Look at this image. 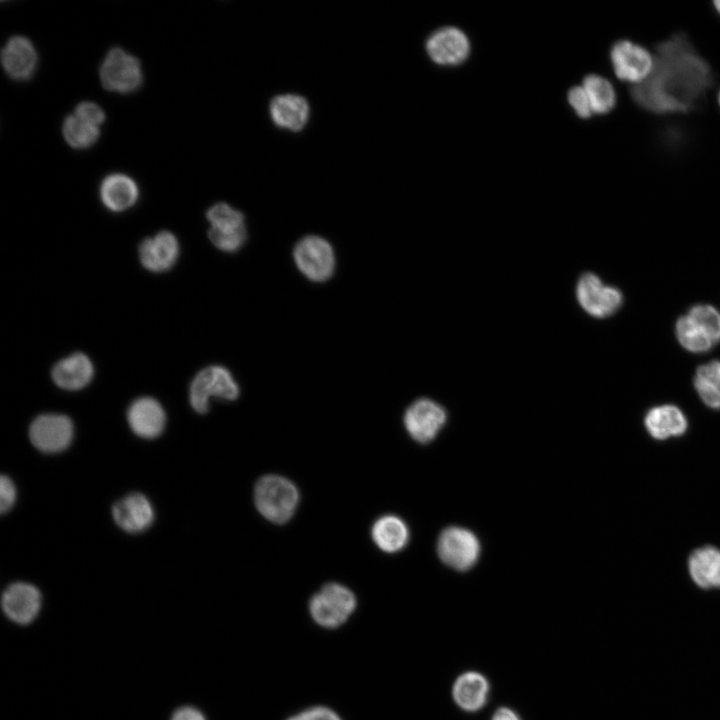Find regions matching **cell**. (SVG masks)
Masks as SVG:
<instances>
[{"instance_id": "cell-1", "label": "cell", "mask_w": 720, "mask_h": 720, "mask_svg": "<svg viewBox=\"0 0 720 720\" xmlns=\"http://www.w3.org/2000/svg\"><path fill=\"white\" fill-rule=\"evenodd\" d=\"M655 51L652 72L631 87L633 101L655 114L694 109L713 83L708 62L680 33L660 42Z\"/></svg>"}, {"instance_id": "cell-2", "label": "cell", "mask_w": 720, "mask_h": 720, "mask_svg": "<svg viewBox=\"0 0 720 720\" xmlns=\"http://www.w3.org/2000/svg\"><path fill=\"white\" fill-rule=\"evenodd\" d=\"M299 498L296 485L276 474L261 477L254 488V502L258 512L275 524L286 523L292 518Z\"/></svg>"}, {"instance_id": "cell-3", "label": "cell", "mask_w": 720, "mask_h": 720, "mask_svg": "<svg viewBox=\"0 0 720 720\" xmlns=\"http://www.w3.org/2000/svg\"><path fill=\"white\" fill-rule=\"evenodd\" d=\"M240 389L232 374L223 366H209L200 370L193 378L189 389V402L194 411L205 414L213 397L234 401Z\"/></svg>"}, {"instance_id": "cell-4", "label": "cell", "mask_w": 720, "mask_h": 720, "mask_svg": "<svg viewBox=\"0 0 720 720\" xmlns=\"http://www.w3.org/2000/svg\"><path fill=\"white\" fill-rule=\"evenodd\" d=\"M356 605V597L349 588L339 583H328L312 596L309 611L318 625L336 628L346 622Z\"/></svg>"}, {"instance_id": "cell-5", "label": "cell", "mask_w": 720, "mask_h": 720, "mask_svg": "<svg viewBox=\"0 0 720 720\" xmlns=\"http://www.w3.org/2000/svg\"><path fill=\"white\" fill-rule=\"evenodd\" d=\"M576 298L583 310L595 318L611 316L623 303L621 291L605 285L593 272H584L579 277Z\"/></svg>"}, {"instance_id": "cell-6", "label": "cell", "mask_w": 720, "mask_h": 720, "mask_svg": "<svg viewBox=\"0 0 720 720\" xmlns=\"http://www.w3.org/2000/svg\"><path fill=\"white\" fill-rule=\"evenodd\" d=\"M481 547L476 535L462 527L444 529L437 542V553L450 568L466 571L478 561Z\"/></svg>"}, {"instance_id": "cell-7", "label": "cell", "mask_w": 720, "mask_h": 720, "mask_svg": "<svg viewBox=\"0 0 720 720\" xmlns=\"http://www.w3.org/2000/svg\"><path fill=\"white\" fill-rule=\"evenodd\" d=\"M298 269L311 281L328 280L335 269V255L332 246L318 236L301 239L293 252Z\"/></svg>"}, {"instance_id": "cell-8", "label": "cell", "mask_w": 720, "mask_h": 720, "mask_svg": "<svg viewBox=\"0 0 720 720\" xmlns=\"http://www.w3.org/2000/svg\"><path fill=\"white\" fill-rule=\"evenodd\" d=\"M610 60L615 75L621 81L637 85L643 82L652 72L654 58L643 46L630 40L622 39L613 44Z\"/></svg>"}, {"instance_id": "cell-9", "label": "cell", "mask_w": 720, "mask_h": 720, "mask_svg": "<svg viewBox=\"0 0 720 720\" xmlns=\"http://www.w3.org/2000/svg\"><path fill=\"white\" fill-rule=\"evenodd\" d=\"M447 421V411L438 402L421 398L415 400L405 411L404 426L409 436L426 444L435 439Z\"/></svg>"}, {"instance_id": "cell-10", "label": "cell", "mask_w": 720, "mask_h": 720, "mask_svg": "<svg viewBox=\"0 0 720 720\" xmlns=\"http://www.w3.org/2000/svg\"><path fill=\"white\" fill-rule=\"evenodd\" d=\"M100 78L103 86L108 90L132 92L142 82L140 63L120 48L111 49L101 65Z\"/></svg>"}, {"instance_id": "cell-11", "label": "cell", "mask_w": 720, "mask_h": 720, "mask_svg": "<svg viewBox=\"0 0 720 720\" xmlns=\"http://www.w3.org/2000/svg\"><path fill=\"white\" fill-rule=\"evenodd\" d=\"M73 432V423L66 415L43 414L31 423L29 437L40 451L55 453L70 445Z\"/></svg>"}, {"instance_id": "cell-12", "label": "cell", "mask_w": 720, "mask_h": 720, "mask_svg": "<svg viewBox=\"0 0 720 720\" xmlns=\"http://www.w3.org/2000/svg\"><path fill=\"white\" fill-rule=\"evenodd\" d=\"M426 50L435 63L456 65L467 58L470 44L461 30L455 27H445L434 32L428 38Z\"/></svg>"}, {"instance_id": "cell-13", "label": "cell", "mask_w": 720, "mask_h": 720, "mask_svg": "<svg viewBox=\"0 0 720 720\" xmlns=\"http://www.w3.org/2000/svg\"><path fill=\"white\" fill-rule=\"evenodd\" d=\"M139 259L143 267L151 272H165L174 266L179 255L176 237L168 231H162L154 237L144 239L138 248Z\"/></svg>"}, {"instance_id": "cell-14", "label": "cell", "mask_w": 720, "mask_h": 720, "mask_svg": "<svg viewBox=\"0 0 720 720\" xmlns=\"http://www.w3.org/2000/svg\"><path fill=\"white\" fill-rule=\"evenodd\" d=\"M1 603L8 618L19 624H27L39 612L41 595L39 590L31 584L14 583L4 591Z\"/></svg>"}, {"instance_id": "cell-15", "label": "cell", "mask_w": 720, "mask_h": 720, "mask_svg": "<svg viewBox=\"0 0 720 720\" xmlns=\"http://www.w3.org/2000/svg\"><path fill=\"white\" fill-rule=\"evenodd\" d=\"M127 419L130 428L136 435L152 439L162 433L166 423V414L156 399L141 397L130 405Z\"/></svg>"}, {"instance_id": "cell-16", "label": "cell", "mask_w": 720, "mask_h": 720, "mask_svg": "<svg viewBox=\"0 0 720 720\" xmlns=\"http://www.w3.org/2000/svg\"><path fill=\"white\" fill-rule=\"evenodd\" d=\"M116 524L129 533L142 532L152 524L154 510L150 501L142 494H130L112 508Z\"/></svg>"}, {"instance_id": "cell-17", "label": "cell", "mask_w": 720, "mask_h": 720, "mask_svg": "<svg viewBox=\"0 0 720 720\" xmlns=\"http://www.w3.org/2000/svg\"><path fill=\"white\" fill-rule=\"evenodd\" d=\"M94 375V367L87 355L76 352L60 361L52 368L51 377L54 383L69 391H76L87 386Z\"/></svg>"}, {"instance_id": "cell-18", "label": "cell", "mask_w": 720, "mask_h": 720, "mask_svg": "<svg viewBox=\"0 0 720 720\" xmlns=\"http://www.w3.org/2000/svg\"><path fill=\"white\" fill-rule=\"evenodd\" d=\"M1 61L5 71L11 78L25 80L34 72L37 64V54L28 39L15 36L3 48Z\"/></svg>"}, {"instance_id": "cell-19", "label": "cell", "mask_w": 720, "mask_h": 720, "mask_svg": "<svg viewBox=\"0 0 720 720\" xmlns=\"http://www.w3.org/2000/svg\"><path fill=\"white\" fill-rule=\"evenodd\" d=\"M644 425L648 433L656 440L683 435L688 421L683 412L674 405H661L651 408L645 415Z\"/></svg>"}, {"instance_id": "cell-20", "label": "cell", "mask_w": 720, "mask_h": 720, "mask_svg": "<svg viewBox=\"0 0 720 720\" xmlns=\"http://www.w3.org/2000/svg\"><path fill=\"white\" fill-rule=\"evenodd\" d=\"M688 569L699 587L720 588V549L713 546L696 549L689 556Z\"/></svg>"}, {"instance_id": "cell-21", "label": "cell", "mask_w": 720, "mask_h": 720, "mask_svg": "<svg viewBox=\"0 0 720 720\" xmlns=\"http://www.w3.org/2000/svg\"><path fill=\"white\" fill-rule=\"evenodd\" d=\"M371 537L381 551L396 553L407 545L409 529L400 517L387 514L374 522L371 528Z\"/></svg>"}, {"instance_id": "cell-22", "label": "cell", "mask_w": 720, "mask_h": 720, "mask_svg": "<svg viewBox=\"0 0 720 720\" xmlns=\"http://www.w3.org/2000/svg\"><path fill=\"white\" fill-rule=\"evenodd\" d=\"M274 123L292 131L301 130L309 117L307 101L298 95L286 94L275 97L270 104Z\"/></svg>"}, {"instance_id": "cell-23", "label": "cell", "mask_w": 720, "mask_h": 720, "mask_svg": "<svg viewBox=\"0 0 720 720\" xmlns=\"http://www.w3.org/2000/svg\"><path fill=\"white\" fill-rule=\"evenodd\" d=\"M100 195L107 208L119 212L128 209L136 202L138 189L131 178L116 174L103 181Z\"/></svg>"}, {"instance_id": "cell-24", "label": "cell", "mask_w": 720, "mask_h": 720, "mask_svg": "<svg viewBox=\"0 0 720 720\" xmlns=\"http://www.w3.org/2000/svg\"><path fill=\"white\" fill-rule=\"evenodd\" d=\"M488 683L479 673L467 672L462 674L453 687V697L456 703L464 710L476 711L486 702Z\"/></svg>"}, {"instance_id": "cell-25", "label": "cell", "mask_w": 720, "mask_h": 720, "mask_svg": "<svg viewBox=\"0 0 720 720\" xmlns=\"http://www.w3.org/2000/svg\"><path fill=\"white\" fill-rule=\"evenodd\" d=\"M694 386L708 407L720 409V361L701 365L696 371Z\"/></svg>"}, {"instance_id": "cell-26", "label": "cell", "mask_w": 720, "mask_h": 720, "mask_svg": "<svg viewBox=\"0 0 720 720\" xmlns=\"http://www.w3.org/2000/svg\"><path fill=\"white\" fill-rule=\"evenodd\" d=\"M593 113L606 114L616 104V93L612 84L605 78L590 74L584 78L583 85Z\"/></svg>"}, {"instance_id": "cell-27", "label": "cell", "mask_w": 720, "mask_h": 720, "mask_svg": "<svg viewBox=\"0 0 720 720\" xmlns=\"http://www.w3.org/2000/svg\"><path fill=\"white\" fill-rule=\"evenodd\" d=\"M675 330L680 344L691 352H706L714 345L707 333L688 315L677 320Z\"/></svg>"}, {"instance_id": "cell-28", "label": "cell", "mask_w": 720, "mask_h": 720, "mask_svg": "<svg viewBox=\"0 0 720 720\" xmlns=\"http://www.w3.org/2000/svg\"><path fill=\"white\" fill-rule=\"evenodd\" d=\"M63 134L72 147L87 148L96 142L99 136V128L98 125L74 114L64 121Z\"/></svg>"}, {"instance_id": "cell-29", "label": "cell", "mask_w": 720, "mask_h": 720, "mask_svg": "<svg viewBox=\"0 0 720 720\" xmlns=\"http://www.w3.org/2000/svg\"><path fill=\"white\" fill-rule=\"evenodd\" d=\"M687 315L707 333L714 344L720 342V313L713 306L695 305Z\"/></svg>"}, {"instance_id": "cell-30", "label": "cell", "mask_w": 720, "mask_h": 720, "mask_svg": "<svg viewBox=\"0 0 720 720\" xmlns=\"http://www.w3.org/2000/svg\"><path fill=\"white\" fill-rule=\"evenodd\" d=\"M206 216L211 228L215 229H234L245 225L243 214L226 203L215 204Z\"/></svg>"}, {"instance_id": "cell-31", "label": "cell", "mask_w": 720, "mask_h": 720, "mask_svg": "<svg viewBox=\"0 0 720 720\" xmlns=\"http://www.w3.org/2000/svg\"><path fill=\"white\" fill-rule=\"evenodd\" d=\"M208 236L216 248L224 252H235L244 245L247 239V231L245 225L227 230L210 227Z\"/></svg>"}, {"instance_id": "cell-32", "label": "cell", "mask_w": 720, "mask_h": 720, "mask_svg": "<svg viewBox=\"0 0 720 720\" xmlns=\"http://www.w3.org/2000/svg\"><path fill=\"white\" fill-rule=\"evenodd\" d=\"M568 101L579 117L589 118L593 114L589 98L582 86L570 89Z\"/></svg>"}, {"instance_id": "cell-33", "label": "cell", "mask_w": 720, "mask_h": 720, "mask_svg": "<svg viewBox=\"0 0 720 720\" xmlns=\"http://www.w3.org/2000/svg\"><path fill=\"white\" fill-rule=\"evenodd\" d=\"M287 720H341V718L327 707L316 706L304 710Z\"/></svg>"}, {"instance_id": "cell-34", "label": "cell", "mask_w": 720, "mask_h": 720, "mask_svg": "<svg viewBox=\"0 0 720 720\" xmlns=\"http://www.w3.org/2000/svg\"><path fill=\"white\" fill-rule=\"evenodd\" d=\"M74 114L96 125L101 124L105 119L103 110L97 104L91 102L80 103L76 107Z\"/></svg>"}, {"instance_id": "cell-35", "label": "cell", "mask_w": 720, "mask_h": 720, "mask_svg": "<svg viewBox=\"0 0 720 720\" xmlns=\"http://www.w3.org/2000/svg\"><path fill=\"white\" fill-rule=\"evenodd\" d=\"M16 488L8 476H1L0 480V510L7 512L15 503Z\"/></svg>"}, {"instance_id": "cell-36", "label": "cell", "mask_w": 720, "mask_h": 720, "mask_svg": "<svg viewBox=\"0 0 720 720\" xmlns=\"http://www.w3.org/2000/svg\"><path fill=\"white\" fill-rule=\"evenodd\" d=\"M171 720H206L203 714L193 707H182L176 710Z\"/></svg>"}, {"instance_id": "cell-37", "label": "cell", "mask_w": 720, "mask_h": 720, "mask_svg": "<svg viewBox=\"0 0 720 720\" xmlns=\"http://www.w3.org/2000/svg\"><path fill=\"white\" fill-rule=\"evenodd\" d=\"M492 720H520L517 714L508 708H500L498 709Z\"/></svg>"}, {"instance_id": "cell-38", "label": "cell", "mask_w": 720, "mask_h": 720, "mask_svg": "<svg viewBox=\"0 0 720 720\" xmlns=\"http://www.w3.org/2000/svg\"><path fill=\"white\" fill-rule=\"evenodd\" d=\"M713 5H714L715 9L717 10V12L720 14V0L714 1Z\"/></svg>"}, {"instance_id": "cell-39", "label": "cell", "mask_w": 720, "mask_h": 720, "mask_svg": "<svg viewBox=\"0 0 720 720\" xmlns=\"http://www.w3.org/2000/svg\"><path fill=\"white\" fill-rule=\"evenodd\" d=\"M718 103H719V106H720V90H719V93H718Z\"/></svg>"}]
</instances>
